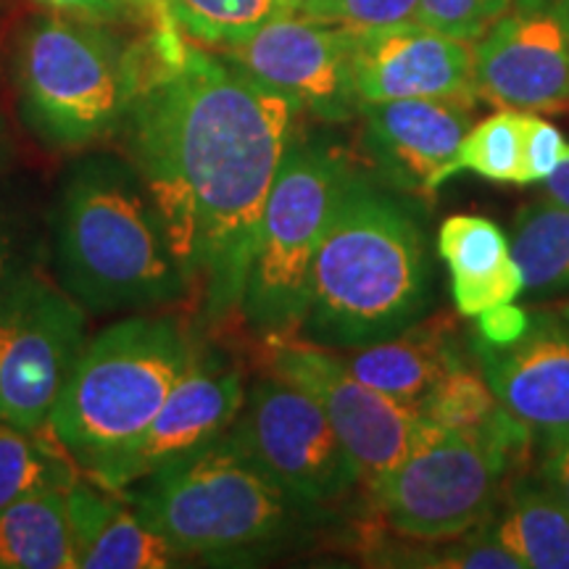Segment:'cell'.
<instances>
[{"label": "cell", "mask_w": 569, "mask_h": 569, "mask_svg": "<svg viewBox=\"0 0 569 569\" xmlns=\"http://www.w3.org/2000/svg\"><path fill=\"white\" fill-rule=\"evenodd\" d=\"M298 106L198 48L130 106V148L188 284L206 311L238 309Z\"/></svg>", "instance_id": "1"}, {"label": "cell", "mask_w": 569, "mask_h": 569, "mask_svg": "<svg viewBox=\"0 0 569 569\" xmlns=\"http://www.w3.org/2000/svg\"><path fill=\"white\" fill-rule=\"evenodd\" d=\"M430 303V261L415 217L359 174L348 184L309 277L301 332L315 346L393 338Z\"/></svg>", "instance_id": "2"}, {"label": "cell", "mask_w": 569, "mask_h": 569, "mask_svg": "<svg viewBox=\"0 0 569 569\" xmlns=\"http://www.w3.org/2000/svg\"><path fill=\"white\" fill-rule=\"evenodd\" d=\"M56 253L63 290L96 315L169 303L188 288L140 172L113 156H92L71 172Z\"/></svg>", "instance_id": "3"}, {"label": "cell", "mask_w": 569, "mask_h": 569, "mask_svg": "<svg viewBox=\"0 0 569 569\" xmlns=\"http://www.w3.org/2000/svg\"><path fill=\"white\" fill-rule=\"evenodd\" d=\"M196 351L174 317H130L84 343L48 430L84 472L127 451L159 415Z\"/></svg>", "instance_id": "4"}, {"label": "cell", "mask_w": 569, "mask_h": 569, "mask_svg": "<svg viewBox=\"0 0 569 569\" xmlns=\"http://www.w3.org/2000/svg\"><path fill=\"white\" fill-rule=\"evenodd\" d=\"M138 486L134 511L180 557L261 549L309 511L261 472L230 436L169 461Z\"/></svg>", "instance_id": "5"}, {"label": "cell", "mask_w": 569, "mask_h": 569, "mask_svg": "<svg viewBox=\"0 0 569 569\" xmlns=\"http://www.w3.org/2000/svg\"><path fill=\"white\" fill-rule=\"evenodd\" d=\"M356 172L322 146H293L269 190L240 309L256 332L290 338L301 330L319 243Z\"/></svg>", "instance_id": "6"}, {"label": "cell", "mask_w": 569, "mask_h": 569, "mask_svg": "<svg viewBox=\"0 0 569 569\" xmlns=\"http://www.w3.org/2000/svg\"><path fill=\"white\" fill-rule=\"evenodd\" d=\"M17 77L27 124L53 148L101 140L138 96L132 51L74 17L34 21L21 38Z\"/></svg>", "instance_id": "7"}, {"label": "cell", "mask_w": 569, "mask_h": 569, "mask_svg": "<svg viewBox=\"0 0 569 569\" xmlns=\"http://www.w3.org/2000/svg\"><path fill=\"white\" fill-rule=\"evenodd\" d=\"M509 448L419 417L407 457L372 490L396 532L446 540L480 528L493 509Z\"/></svg>", "instance_id": "8"}, {"label": "cell", "mask_w": 569, "mask_h": 569, "mask_svg": "<svg viewBox=\"0 0 569 569\" xmlns=\"http://www.w3.org/2000/svg\"><path fill=\"white\" fill-rule=\"evenodd\" d=\"M84 348V309L38 269L0 293V425L42 430Z\"/></svg>", "instance_id": "9"}, {"label": "cell", "mask_w": 569, "mask_h": 569, "mask_svg": "<svg viewBox=\"0 0 569 569\" xmlns=\"http://www.w3.org/2000/svg\"><path fill=\"white\" fill-rule=\"evenodd\" d=\"M230 440L309 511L336 503L359 482V469L317 398L277 375L246 398Z\"/></svg>", "instance_id": "10"}, {"label": "cell", "mask_w": 569, "mask_h": 569, "mask_svg": "<svg viewBox=\"0 0 569 569\" xmlns=\"http://www.w3.org/2000/svg\"><path fill=\"white\" fill-rule=\"evenodd\" d=\"M272 348L274 375L317 398L359 469V480L375 490L407 457L417 411L356 380L338 356L309 340L272 338Z\"/></svg>", "instance_id": "11"}, {"label": "cell", "mask_w": 569, "mask_h": 569, "mask_svg": "<svg viewBox=\"0 0 569 569\" xmlns=\"http://www.w3.org/2000/svg\"><path fill=\"white\" fill-rule=\"evenodd\" d=\"M224 51L253 80L325 122H346L361 111L353 34L343 27L303 13H282Z\"/></svg>", "instance_id": "12"}, {"label": "cell", "mask_w": 569, "mask_h": 569, "mask_svg": "<svg viewBox=\"0 0 569 569\" xmlns=\"http://www.w3.org/2000/svg\"><path fill=\"white\" fill-rule=\"evenodd\" d=\"M475 88L498 109L569 103V30L553 0H515L472 46Z\"/></svg>", "instance_id": "13"}, {"label": "cell", "mask_w": 569, "mask_h": 569, "mask_svg": "<svg viewBox=\"0 0 569 569\" xmlns=\"http://www.w3.org/2000/svg\"><path fill=\"white\" fill-rule=\"evenodd\" d=\"M243 403L246 390L238 369L193 356L146 432L127 451L88 475L109 493H124L169 461L222 438Z\"/></svg>", "instance_id": "14"}, {"label": "cell", "mask_w": 569, "mask_h": 569, "mask_svg": "<svg viewBox=\"0 0 569 569\" xmlns=\"http://www.w3.org/2000/svg\"><path fill=\"white\" fill-rule=\"evenodd\" d=\"M361 111L367 151L393 188L432 196L459 174L457 156L472 130L475 98H401Z\"/></svg>", "instance_id": "15"}, {"label": "cell", "mask_w": 569, "mask_h": 569, "mask_svg": "<svg viewBox=\"0 0 569 569\" xmlns=\"http://www.w3.org/2000/svg\"><path fill=\"white\" fill-rule=\"evenodd\" d=\"M475 353L501 407L540 443L569 438V325L528 315L511 340L480 338Z\"/></svg>", "instance_id": "16"}, {"label": "cell", "mask_w": 569, "mask_h": 569, "mask_svg": "<svg viewBox=\"0 0 569 569\" xmlns=\"http://www.w3.org/2000/svg\"><path fill=\"white\" fill-rule=\"evenodd\" d=\"M353 74L361 109L401 98H478L472 40L422 21L353 34Z\"/></svg>", "instance_id": "17"}, {"label": "cell", "mask_w": 569, "mask_h": 569, "mask_svg": "<svg viewBox=\"0 0 569 569\" xmlns=\"http://www.w3.org/2000/svg\"><path fill=\"white\" fill-rule=\"evenodd\" d=\"M67 511L74 567L82 569H163L180 559L138 511L103 493L101 486L74 480L67 488Z\"/></svg>", "instance_id": "18"}, {"label": "cell", "mask_w": 569, "mask_h": 569, "mask_svg": "<svg viewBox=\"0 0 569 569\" xmlns=\"http://www.w3.org/2000/svg\"><path fill=\"white\" fill-rule=\"evenodd\" d=\"M438 253L451 272V293L465 317L509 306L525 290L507 232L475 213H453L438 230Z\"/></svg>", "instance_id": "19"}, {"label": "cell", "mask_w": 569, "mask_h": 569, "mask_svg": "<svg viewBox=\"0 0 569 569\" xmlns=\"http://www.w3.org/2000/svg\"><path fill=\"white\" fill-rule=\"evenodd\" d=\"M340 361L356 380L415 411L438 380L461 367L451 327L443 322H415L398 336L361 346V351Z\"/></svg>", "instance_id": "20"}, {"label": "cell", "mask_w": 569, "mask_h": 569, "mask_svg": "<svg viewBox=\"0 0 569 569\" xmlns=\"http://www.w3.org/2000/svg\"><path fill=\"white\" fill-rule=\"evenodd\" d=\"M67 488H46L0 511V569H69Z\"/></svg>", "instance_id": "21"}, {"label": "cell", "mask_w": 569, "mask_h": 569, "mask_svg": "<svg viewBox=\"0 0 569 569\" xmlns=\"http://www.w3.org/2000/svg\"><path fill=\"white\" fill-rule=\"evenodd\" d=\"M417 417L448 430L486 438L509 451H515L519 443H528L530 438V432L501 407L486 375L465 369V365L436 382V388L417 407Z\"/></svg>", "instance_id": "22"}, {"label": "cell", "mask_w": 569, "mask_h": 569, "mask_svg": "<svg viewBox=\"0 0 569 569\" xmlns=\"http://www.w3.org/2000/svg\"><path fill=\"white\" fill-rule=\"evenodd\" d=\"M522 569H569V507L546 488H519L490 530Z\"/></svg>", "instance_id": "23"}, {"label": "cell", "mask_w": 569, "mask_h": 569, "mask_svg": "<svg viewBox=\"0 0 569 569\" xmlns=\"http://www.w3.org/2000/svg\"><path fill=\"white\" fill-rule=\"evenodd\" d=\"M511 256L522 272L525 290L553 293L569 288V209L551 198L519 209Z\"/></svg>", "instance_id": "24"}, {"label": "cell", "mask_w": 569, "mask_h": 569, "mask_svg": "<svg viewBox=\"0 0 569 569\" xmlns=\"http://www.w3.org/2000/svg\"><path fill=\"white\" fill-rule=\"evenodd\" d=\"M40 430H19L0 425V511L19 498L46 488H69L74 469L53 436V443L40 440Z\"/></svg>", "instance_id": "25"}, {"label": "cell", "mask_w": 569, "mask_h": 569, "mask_svg": "<svg viewBox=\"0 0 569 569\" xmlns=\"http://www.w3.org/2000/svg\"><path fill=\"white\" fill-rule=\"evenodd\" d=\"M528 119V111L501 109L472 124L457 156L459 172H475L501 184H525Z\"/></svg>", "instance_id": "26"}, {"label": "cell", "mask_w": 569, "mask_h": 569, "mask_svg": "<svg viewBox=\"0 0 569 569\" xmlns=\"http://www.w3.org/2000/svg\"><path fill=\"white\" fill-rule=\"evenodd\" d=\"M182 30L211 46H234L267 24L269 19L293 13L284 0H167Z\"/></svg>", "instance_id": "27"}, {"label": "cell", "mask_w": 569, "mask_h": 569, "mask_svg": "<svg viewBox=\"0 0 569 569\" xmlns=\"http://www.w3.org/2000/svg\"><path fill=\"white\" fill-rule=\"evenodd\" d=\"M309 17L353 34L380 32L419 21V0H322Z\"/></svg>", "instance_id": "28"}, {"label": "cell", "mask_w": 569, "mask_h": 569, "mask_svg": "<svg viewBox=\"0 0 569 569\" xmlns=\"http://www.w3.org/2000/svg\"><path fill=\"white\" fill-rule=\"evenodd\" d=\"M515 0H419V21L459 40H478Z\"/></svg>", "instance_id": "29"}, {"label": "cell", "mask_w": 569, "mask_h": 569, "mask_svg": "<svg viewBox=\"0 0 569 569\" xmlns=\"http://www.w3.org/2000/svg\"><path fill=\"white\" fill-rule=\"evenodd\" d=\"M40 238L17 211L0 206V293L38 269Z\"/></svg>", "instance_id": "30"}, {"label": "cell", "mask_w": 569, "mask_h": 569, "mask_svg": "<svg viewBox=\"0 0 569 569\" xmlns=\"http://www.w3.org/2000/svg\"><path fill=\"white\" fill-rule=\"evenodd\" d=\"M417 565L422 567H457V569H522L517 557L503 549L488 532L459 540L436 553H419Z\"/></svg>", "instance_id": "31"}, {"label": "cell", "mask_w": 569, "mask_h": 569, "mask_svg": "<svg viewBox=\"0 0 569 569\" xmlns=\"http://www.w3.org/2000/svg\"><path fill=\"white\" fill-rule=\"evenodd\" d=\"M569 161V142L557 127L530 113L525 138V184L546 182L561 163Z\"/></svg>", "instance_id": "32"}, {"label": "cell", "mask_w": 569, "mask_h": 569, "mask_svg": "<svg viewBox=\"0 0 569 569\" xmlns=\"http://www.w3.org/2000/svg\"><path fill=\"white\" fill-rule=\"evenodd\" d=\"M540 480H543L546 490H551L561 503L569 507V438L543 443Z\"/></svg>", "instance_id": "33"}, {"label": "cell", "mask_w": 569, "mask_h": 569, "mask_svg": "<svg viewBox=\"0 0 569 569\" xmlns=\"http://www.w3.org/2000/svg\"><path fill=\"white\" fill-rule=\"evenodd\" d=\"M38 3L63 13V17L96 21V24L124 17V0H38Z\"/></svg>", "instance_id": "34"}, {"label": "cell", "mask_w": 569, "mask_h": 569, "mask_svg": "<svg viewBox=\"0 0 569 569\" xmlns=\"http://www.w3.org/2000/svg\"><path fill=\"white\" fill-rule=\"evenodd\" d=\"M546 198L569 209V161L561 163L557 172L546 180Z\"/></svg>", "instance_id": "35"}, {"label": "cell", "mask_w": 569, "mask_h": 569, "mask_svg": "<svg viewBox=\"0 0 569 569\" xmlns=\"http://www.w3.org/2000/svg\"><path fill=\"white\" fill-rule=\"evenodd\" d=\"M124 3H130V6H134V9H140L146 13H156V11L169 9L167 0H124Z\"/></svg>", "instance_id": "36"}, {"label": "cell", "mask_w": 569, "mask_h": 569, "mask_svg": "<svg viewBox=\"0 0 569 569\" xmlns=\"http://www.w3.org/2000/svg\"><path fill=\"white\" fill-rule=\"evenodd\" d=\"M319 3H322V0H284V6H288L290 11L303 13V17H309V13L315 11Z\"/></svg>", "instance_id": "37"}, {"label": "cell", "mask_w": 569, "mask_h": 569, "mask_svg": "<svg viewBox=\"0 0 569 569\" xmlns=\"http://www.w3.org/2000/svg\"><path fill=\"white\" fill-rule=\"evenodd\" d=\"M9 156V134H6V127L0 122V161Z\"/></svg>", "instance_id": "38"}, {"label": "cell", "mask_w": 569, "mask_h": 569, "mask_svg": "<svg viewBox=\"0 0 569 569\" xmlns=\"http://www.w3.org/2000/svg\"><path fill=\"white\" fill-rule=\"evenodd\" d=\"M553 3H557L561 19H565V24H567V30H569V0H553Z\"/></svg>", "instance_id": "39"}]
</instances>
